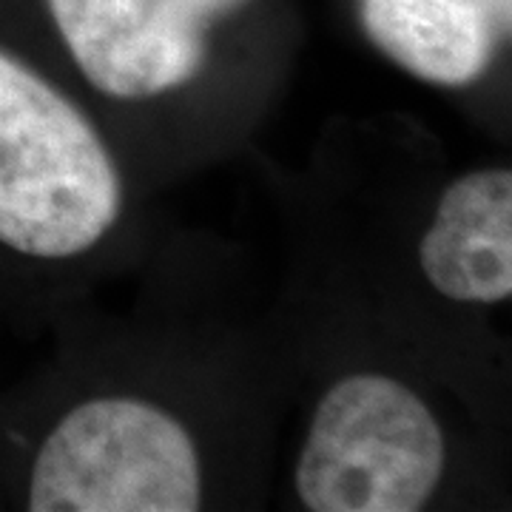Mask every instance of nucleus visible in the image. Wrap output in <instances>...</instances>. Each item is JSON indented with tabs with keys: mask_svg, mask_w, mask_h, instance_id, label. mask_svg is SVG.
I'll return each instance as SVG.
<instances>
[{
	"mask_svg": "<svg viewBox=\"0 0 512 512\" xmlns=\"http://www.w3.org/2000/svg\"><path fill=\"white\" fill-rule=\"evenodd\" d=\"M123 214V180L86 111L0 49V245L32 259L89 254Z\"/></svg>",
	"mask_w": 512,
	"mask_h": 512,
	"instance_id": "nucleus-1",
	"label": "nucleus"
},
{
	"mask_svg": "<svg viewBox=\"0 0 512 512\" xmlns=\"http://www.w3.org/2000/svg\"><path fill=\"white\" fill-rule=\"evenodd\" d=\"M447 439L413 387L350 373L313 407L296 458V498L311 512H416L439 490Z\"/></svg>",
	"mask_w": 512,
	"mask_h": 512,
	"instance_id": "nucleus-2",
	"label": "nucleus"
},
{
	"mask_svg": "<svg viewBox=\"0 0 512 512\" xmlns=\"http://www.w3.org/2000/svg\"><path fill=\"white\" fill-rule=\"evenodd\" d=\"M32 512H194L202 458L174 413L140 396H94L63 413L37 447Z\"/></svg>",
	"mask_w": 512,
	"mask_h": 512,
	"instance_id": "nucleus-3",
	"label": "nucleus"
},
{
	"mask_svg": "<svg viewBox=\"0 0 512 512\" xmlns=\"http://www.w3.org/2000/svg\"><path fill=\"white\" fill-rule=\"evenodd\" d=\"M245 0H46L83 80L114 100H151L197 80L208 29Z\"/></svg>",
	"mask_w": 512,
	"mask_h": 512,
	"instance_id": "nucleus-4",
	"label": "nucleus"
},
{
	"mask_svg": "<svg viewBox=\"0 0 512 512\" xmlns=\"http://www.w3.org/2000/svg\"><path fill=\"white\" fill-rule=\"evenodd\" d=\"M427 285L461 305H501L512 296V171L476 168L441 191L419 242Z\"/></svg>",
	"mask_w": 512,
	"mask_h": 512,
	"instance_id": "nucleus-5",
	"label": "nucleus"
},
{
	"mask_svg": "<svg viewBox=\"0 0 512 512\" xmlns=\"http://www.w3.org/2000/svg\"><path fill=\"white\" fill-rule=\"evenodd\" d=\"M367 40L441 89H470L510 43L512 0H359Z\"/></svg>",
	"mask_w": 512,
	"mask_h": 512,
	"instance_id": "nucleus-6",
	"label": "nucleus"
}]
</instances>
